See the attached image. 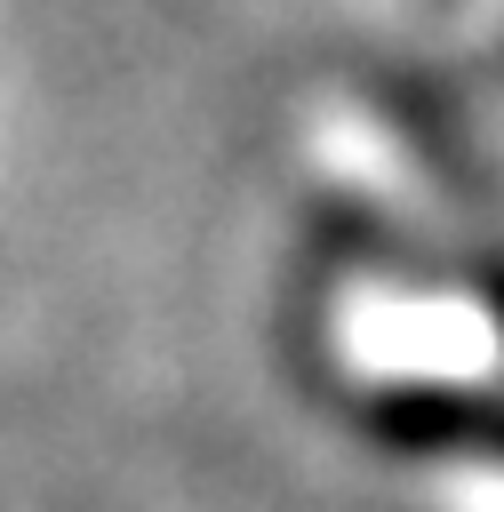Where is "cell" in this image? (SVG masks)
<instances>
[{
	"instance_id": "6da1fadb",
	"label": "cell",
	"mask_w": 504,
	"mask_h": 512,
	"mask_svg": "<svg viewBox=\"0 0 504 512\" xmlns=\"http://www.w3.org/2000/svg\"><path fill=\"white\" fill-rule=\"evenodd\" d=\"M368 432L400 456L504 464V392L496 384H392L368 400Z\"/></svg>"
}]
</instances>
